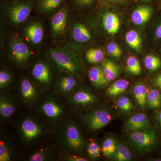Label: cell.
<instances>
[{"mask_svg": "<svg viewBox=\"0 0 161 161\" xmlns=\"http://www.w3.org/2000/svg\"><path fill=\"white\" fill-rule=\"evenodd\" d=\"M129 137L132 145L142 153L150 151L157 139L154 130L149 129L132 131L129 134Z\"/></svg>", "mask_w": 161, "mask_h": 161, "instance_id": "cell-1", "label": "cell"}, {"mask_svg": "<svg viewBox=\"0 0 161 161\" xmlns=\"http://www.w3.org/2000/svg\"><path fill=\"white\" fill-rule=\"evenodd\" d=\"M50 55L58 68L68 73L74 74L79 69V66L74 57L68 52L52 49Z\"/></svg>", "mask_w": 161, "mask_h": 161, "instance_id": "cell-2", "label": "cell"}, {"mask_svg": "<svg viewBox=\"0 0 161 161\" xmlns=\"http://www.w3.org/2000/svg\"><path fill=\"white\" fill-rule=\"evenodd\" d=\"M112 119V115L108 110L103 108L95 109L89 112L85 120L91 130H97L107 126Z\"/></svg>", "mask_w": 161, "mask_h": 161, "instance_id": "cell-3", "label": "cell"}, {"mask_svg": "<svg viewBox=\"0 0 161 161\" xmlns=\"http://www.w3.org/2000/svg\"><path fill=\"white\" fill-rule=\"evenodd\" d=\"M64 141L67 148L73 152H79L83 149V138L75 124L69 123L67 125L64 130Z\"/></svg>", "mask_w": 161, "mask_h": 161, "instance_id": "cell-4", "label": "cell"}, {"mask_svg": "<svg viewBox=\"0 0 161 161\" xmlns=\"http://www.w3.org/2000/svg\"><path fill=\"white\" fill-rule=\"evenodd\" d=\"M20 135L26 143L33 142L41 135L42 129L36 121L31 118L23 119L20 124Z\"/></svg>", "mask_w": 161, "mask_h": 161, "instance_id": "cell-5", "label": "cell"}, {"mask_svg": "<svg viewBox=\"0 0 161 161\" xmlns=\"http://www.w3.org/2000/svg\"><path fill=\"white\" fill-rule=\"evenodd\" d=\"M32 9L30 2L15 3L9 7V17L13 23L20 24L26 21L29 16Z\"/></svg>", "mask_w": 161, "mask_h": 161, "instance_id": "cell-6", "label": "cell"}, {"mask_svg": "<svg viewBox=\"0 0 161 161\" xmlns=\"http://www.w3.org/2000/svg\"><path fill=\"white\" fill-rule=\"evenodd\" d=\"M10 51L13 60L19 64L26 63L31 55L28 47L17 38L11 41Z\"/></svg>", "mask_w": 161, "mask_h": 161, "instance_id": "cell-7", "label": "cell"}, {"mask_svg": "<svg viewBox=\"0 0 161 161\" xmlns=\"http://www.w3.org/2000/svg\"><path fill=\"white\" fill-rule=\"evenodd\" d=\"M33 77L44 86H48L52 81V75L49 67L46 64L40 62L36 64L32 71Z\"/></svg>", "mask_w": 161, "mask_h": 161, "instance_id": "cell-8", "label": "cell"}, {"mask_svg": "<svg viewBox=\"0 0 161 161\" xmlns=\"http://www.w3.org/2000/svg\"><path fill=\"white\" fill-rule=\"evenodd\" d=\"M125 126L127 129L132 131L148 130L150 127V120L146 114L137 113L128 119Z\"/></svg>", "mask_w": 161, "mask_h": 161, "instance_id": "cell-9", "label": "cell"}, {"mask_svg": "<svg viewBox=\"0 0 161 161\" xmlns=\"http://www.w3.org/2000/svg\"><path fill=\"white\" fill-rule=\"evenodd\" d=\"M68 19L67 9L62 8L53 16L52 19V31L55 36L62 34L66 27Z\"/></svg>", "mask_w": 161, "mask_h": 161, "instance_id": "cell-10", "label": "cell"}, {"mask_svg": "<svg viewBox=\"0 0 161 161\" xmlns=\"http://www.w3.org/2000/svg\"><path fill=\"white\" fill-rule=\"evenodd\" d=\"M41 111L44 116L48 119L56 120L63 114L62 106L53 100L45 101L41 106Z\"/></svg>", "mask_w": 161, "mask_h": 161, "instance_id": "cell-11", "label": "cell"}, {"mask_svg": "<svg viewBox=\"0 0 161 161\" xmlns=\"http://www.w3.org/2000/svg\"><path fill=\"white\" fill-rule=\"evenodd\" d=\"M20 94L21 98L24 102L31 103L36 99L38 91L30 80L23 79L20 86Z\"/></svg>", "mask_w": 161, "mask_h": 161, "instance_id": "cell-12", "label": "cell"}, {"mask_svg": "<svg viewBox=\"0 0 161 161\" xmlns=\"http://www.w3.org/2000/svg\"><path fill=\"white\" fill-rule=\"evenodd\" d=\"M98 100L97 97L92 92L80 90L72 95L70 101L76 105L86 106L95 103Z\"/></svg>", "mask_w": 161, "mask_h": 161, "instance_id": "cell-13", "label": "cell"}, {"mask_svg": "<svg viewBox=\"0 0 161 161\" xmlns=\"http://www.w3.org/2000/svg\"><path fill=\"white\" fill-rule=\"evenodd\" d=\"M103 23L105 30L110 35L117 34L120 27V19L118 15L111 12H107L104 14Z\"/></svg>", "mask_w": 161, "mask_h": 161, "instance_id": "cell-14", "label": "cell"}, {"mask_svg": "<svg viewBox=\"0 0 161 161\" xmlns=\"http://www.w3.org/2000/svg\"><path fill=\"white\" fill-rule=\"evenodd\" d=\"M152 9L149 6H142L137 7L132 12V22L137 25H142L147 23L151 17Z\"/></svg>", "mask_w": 161, "mask_h": 161, "instance_id": "cell-15", "label": "cell"}, {"mask_svg": "<svg viewBox=\"0 0 161 161\" xmlns=\"http://www.w3.org/2000/svg\"><path fill=\"white\" fill-rule=\"evenodd\" d=\"M25 34L32 43L39 44L43 37V26L39 23H32L25 29Z\"/></svg>", "mask_w": 161, "mask_h": 161, "instance_id": "cell-16", "label": "cell"}, {"mask_svg": "<svg viewBox=\"0 0 161 161\" xmlns=\"http://www.w3.org/2000/svg\"><path fill=\"white\" fill-rule=\"evenodd\" d=\"M88 77L91 82L96 88L103 87L108 84L102 68L95 66L90 69Z\"/></svg>", "mask_w": 161, "mask_h": 161, "instance_id": "cell-17", "label": "cell"}, {"mask_svg": "<svg viewBox=\"0 0 161 161\" xmlns=\"http://www.w3.org/2000/svg\"><path fill=\"white\" fill-rule=\"evenodd\" d=\"M132 92L137 103L144 109L147 106L148 92L147 87L142 82H138L132 87Z\"/></svg>", "mask_w": 161, "mask_h": 161, "instance_id": "cell-18", "label": "cell"}, {"mask_svg": "<svg viewBox=\"0 0 161 161\" xmlns=\"http://www.w3.org/2000/svg\"><path fill=\"white\" fill-rule=\"evenodd\" d=\"M72 37L78 43H85L91 40L92 36L89 31L83 24L78 23L72 29Z\"/></svg>", "mask_w": 161, "mask_h": 161, "instance_id": "cell-19", "label": "cell"}, {"mask_svg": "<svg viewBox=\"0 0 161 161\" xmlns=\"http://www.w3.org/2000/svg\"><path fill=\"white\" fill-rule=\"evenodd\" d=\"M77 84L76 79L71 75H65L60 78L57 87V92L61 94H67L72 92Z\"/></svg>", "mask_w": 161, "mask_h": 161, "instance_id": "cell-20", "label": "cell"}, {"mask_svg": "<svg viewBox=\"0 0 161 161\" xmlns=\"http://www.w3.org/2000/svg\"><path fill=\"white\" fill-rule=\"evenodd\" d=\"M16 107L11 98L1 95L0 98V114L4 118H8L14 114Z\"/></svg>", "mask_w": 161, "mask_h": 161, "instance_id": "cell-21", "label": "cell"}, {"mask_svg": "<svg viewBox=\"0 0 161 161\" xmlns=\"http://www.w3.org/2000/svg\"><path fill=\"white\" fill-rule=\"evenodd\" d=\"M102 68L108 83L115 80L119 75L120 68L112 60H104L103 63Z\"/></svg>", "mask_w": 161, "mask_h": 161, "instance_id": "cell-22", "label": "cell"}, {"mask_svg": "<svg viewBox=\"0 0 161 161\" xmlns=\"http://www.w3.org/2000/svg\"><path fill=\"white\" fill-rule=\"evenodd\" d=\"M129 82L125 79L115 80L106 91V95L109 97H116L123 93L128 89Z\"/></svg>", "mask_w": 161, "mask_h": 161, "instance_id": "cell-23", "label": "cell"}, {"mask_svg": "<svg viewBox=\"0 0 161 161\" xmlns=\"http://www.w3.org/2000/svg\"><path fill=\"white\" fill-rule=\"evenodd\" d=\"M112 157L115 161H128L131 160L132 158V154L125 145L119 143L116 146V150Z\"/></svg>", "mask_w": 161, "mask_h": 161, "instance_id": "cell-24", "label": "cell"}, {"mask_svg": "<svg viewBox=\"0 0 161 161\" xmlns=\"http://www.w3.org/2000/svg\"><path fill=\"white\" fill-rule=\"evenodd\" d=\"M125 40L127 43L133 50L139 53L142 48V40L136 31L131 30L127 33Z\"/></svg>", "mask_w": 161, "mask_h": 161, "instance_id": "cell-25", "label": "cell"}, {"mask_svg": "<svg viewBox=\"0 0 161 161\" xmlns=\"http://www.w3.org/2000/svg\"><path fill=\"white\" fill-rule=\"evenodd\" d=\"M147 105L151 109H157L161 107V93L158 90L151 89L148 92Z\"/></svg>", "mask_w": 161, "mask_h": 161, "instance_id": "cell-26", "label": "cell"}, {"mask_svg": "<svg viewBox=\"0 0 161 161\" xmlns=\"http://www.w3.org/2000/svg\"><path fill=\"white\" fill-rule=\"evenodd\" d=\"M116 104L121 112L125 114H129L135 110L134 105L128 96H121L117 100Z\"/></svg>", "mask_w": 161, "mask_h": 161, "instance_id": "cell-27", "label": "cell"}, {"mask_svg": "<svg viewBox=\"0 0 161 161\" xmlns=\"http://www.w3.org/2000/svg\"><path fill=\"white\" fill-rule=\"evenodd\" d=\"M126 69L132 75H138L142 73L140 63L137 58L134 56H130L127 58Z\"/></svg>", "mask_w": 161, "mask_h": 161, "instance_id": "cell-28", "label": "cell"}, {"mask_svg": "<svg viewBox=\"0 0 161 161\" xmlns=\"http://www.w3.org/2000/svg\"><path fill=\"white\" fill-rule=\"evenodd\" d=\"M144 65L149 70L154 71L161 67V60L158 57L153 55H147L144 58Z\"/></svg>", "mask_w": 161, "mask_h": 161, "instance_id": "cell-29", "label": "cell"}, {"mask_svg": "<svg viewBox=\"0 0 161 161\" xmlns=\"http://www.w3.org/2000/svg\"><path fill=\"white\" fill-rule=\"evenodd\" d=\"M86 58L90 63H98L103 60L104 55L103 52L100 49L92 48L87 51Z\"/></svg>", "mask_w": 161, "mask_h": 161, "instance_id": "cell-30", "label": "cell"}, {"mask_svg": "<svg viewBox=\"0 0 161 161\" xmlns=\"http://www.w3.org/2000/svg\"><path fill=\"white\" fill-rule=\"evenodd\" d=\"M115 141L112 138H108L105 140L101 148L102 152L106 157H109L113 155L116 148Z\"/></svg>", "mask_w": 161, "mask_h": 161, "instance_id": "cell-31", "label": "cell"}, {"mask_svg": "<svg viewBox=\"0 0 161 161\" xmlns=\"http://www.w3.org/2000/svg\"><path fill=\"white\" fill-rule=\"evenodd\" d=\"M63 0H41L39 3V8L43 12H48L57 9Z\"/></svg>", "mask_w": 161, "mask_h": 161, "instance_id": "cell-32", "label": "cell"}, {"mask_svg": "<svg viewBox=\"0 0 161 161\" xmlns=\"http://www.w3.org/2000/svg\"><path fill=\"white\" fill-rule=\"evenodd\" d=\"M11 150L5 141L0 142V161H9L11 159Z\"/></svg>", "mask_w": 161, "mask_h": 161, "instance_id": "cell-33", "label": "cell"}, {"mask_svg": "<svg viewBox=\"0 0 161 161\" xmlns=\"http://www.w3.org/2000/svg\"><path fill=\"white\" fill-rule=\"evenodd\" d=\"M101 148L95 142H90L87 147V152L92 159H96L100 155Z\"/></svg>", "mask_w": 161, "mask_h": 161, "instance_id": "cell-34", "label": "cell"}, {"mask_svg": "<svg viewBox=\"0 0 161 161\" xmlns=\"http://www.w3.org/2000/svg\"><path fill=\"white\" fill-rule=\"evenodd\" d=\"M107 52L110 56L115 58H119L122 55V52L118 44L115 42H110L107 47Z\"/></svg>", "mask_w": 161, "mask_h": 161, "instance_id": "cell-35", "label": "cell"}, {"mask_svg": "<svg viewBox=\"0 0 161 161\" xmlns=\"http://www.w3.org/2000/svg\"><path fill=\"white\" fill-rule=\"evenodd\" d=\"M49 154L48 151L40 150L34 153L30 156L28 160L31 161H43L47 160Z\"/></svg>", "mask_w": 161, "mask_h": 161, "instance_id": "cell-36", "label": "cell"}, {"mask_svg": "<svg viewBox=\"0 0 161 161\" xmlns=\"http://www.w3.org/2000/svg\"><path fill=\"white\" fill-rule=\"evenodd\" d=\"M12 79L11 74L6 71L0 72V88L1 89L6 88L10 83Z\"/></svg>", "mask_w": 161, "mask_h": 161, "instance_id": "cell-37", "label": "cell"}, {"mask_svg": "<svg viewBox=\"0 0 161 161\" xmlns=\"http://www.w3.org/2000/svg\"><path fill=\"white\" fill-rule=\"evenodd\" d=\"M66 160L70 161H86L87 160L80 157L75 155H69L67 157Z\"/></svg>", "mask_w": 161, "mask_h": 161, "instance_id": "cell-38", "label": "cell"}, {"mask_svg": "<svg viewBox=\"0 0 161 161\" xmlns=\"http://www.w3.org/2000/svg\"><path fill=\"white\" fill-rule=\"evenodd\" d=\"M153 84L161 90V74L158 75L152 80Z\"/></svg>", "mask_w": 161, "mask_h": 161, "instance_id": "cell-39", "label": "cell"}, {"mask_svg": "<svg viewBox=\"0 0 161 161\" xmlns=\"http://www.w3.org/2000/svg\"><path fill=\"white\" fill-rule=\"evenodd\" d=\"M78 4L80 6H88L93 3L94 0H75Z\"/></svg>", "mask_w": 161, "mask_h": 161, "instance_id": "cell-40", "label": "cell"}, {"mask_svg": "<svg viewBox=\"0 0 161 161\" xmlns=\"http://www.w3.org/2000/svg\"><path fill=\"white\" fill-rule=\"evenodd\" d=\"M155 36L157 38L161 39V23L156 30Z\"/></svg>", "mask_w": 161, "mask_h": 161, "instance_id": "cell-41", "label": "cell"}, {"mask_svg": "<svg viewBox=\"0 0 161 161\" xmlns=\"http://www.w3.org/2000/svg\"><path fill=\"white\" fill-rule=\"evenodd\" d=\"M108 3H123L125 2L127 0H105Z\"/></svg>", "mask_w": 161, "mask_h": 161, "instance_id": "cell-42", "label": "cell"}, {"mask_svg": "<svg viewBox=\"0 0 161 161\" xmlns=\"http://www.w3.org/2000/svg\"><path fill=\"white\" fill-rule=\"evenodd\" d=\"M156 119L157 120L161 126V111H159L157 113L156 115Z\"/></svg>", "mask_w": 161, "mask_h": 161, "instance_id": "cell-43", "label": "cell"}, {"mask_svg": "<svg viewBox=\"0 0 161 161\" xmlns=\"http://www.w3.org/2000/svg\"><path fill=\"white\" fill-rule=\"evenodd\" d=\"M98 1H100V0H98Z\"/></svg>", "mask_w": 161, "mask_h": 161, "instance_id": "cell-44", "label": "cell"}]
</instances>
